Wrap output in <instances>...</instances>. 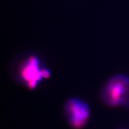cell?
<instances>
[{"mask_svg":"<svg viewBox=\"0 0 129 129\" xmlns=\"http://www.w3.org/2000/svg\"><path fill=\"white\" fill-rule=\"evenodd\" d=\"M66 119L74 129H81L88 123L90 116L89 106L78 98H71L66 102L64 107Z\"/></svg>","mask_w":129,"mask_h":129,"instance_id":"cell-3","label":"cell"},{"mask_svg":"<svg viewBox=\"0 0 129 129\" xmlns=\"http://www.w3.org/2000/svg\"><path fill=\"white\" fill-rule=\"evenodd\" d=\"M17 66V73L20 81L28 88L34 89L43 78H47L49 71L42 67L35 56L30 55L21 60Z\"/></svg>","mask_w":129,"mask_h":129,"instance_id":"cell-2","label":"cell"},{"mask_svg":"<svg viewBox=\"0 0 129 129\" xmlns=\"http://www.w3.org/2000/svg\"><path fill=\"white\" fill-rule=\"evenodd\" d=\"M102 100L108 106L129 107V76L117 74L109 78L101 92Z\"/></svg>","mask_w":129,"mask_h":129,"instance_id":"cell-1","label":"cell"}]
</instances>
